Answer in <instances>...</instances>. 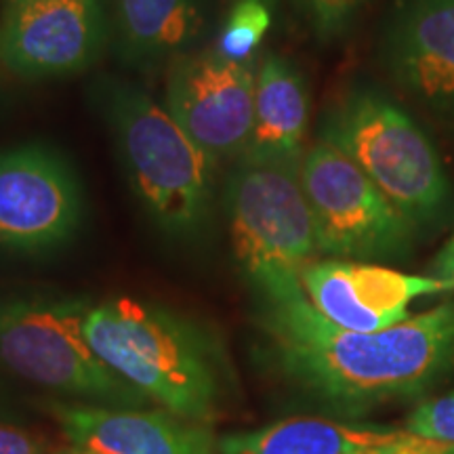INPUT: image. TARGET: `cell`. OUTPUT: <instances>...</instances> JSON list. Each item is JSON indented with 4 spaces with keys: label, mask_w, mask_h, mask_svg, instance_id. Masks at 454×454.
Here are the masks:
<instances>
[{
    "label": "cell",
    "mask_w": 454,
    "mask_h": 454,
    "mask_svg": "<svg viewBox=\"0 0 454 454\" xmlns=\"http://www.w3.org/2000/svg\"><path fill=\"white\" fill-rule=\"evenodd\" d=\"M263 328L278 368L340 411L421 394L454 364V303L357 333L333 325L301 294L265 305Z\"/></svg>",
    "instance_id": "cell-1"
},
{
    "label": "cell",
    "mask_w": 454,
    "mask_h": 454,
    "mask_svg": "<svg viewBox=\"0 0 454 454\" xmlns=\"http://www.w3.org/2000/svg\"><path fill=\"white\" fill-rule=\"evenodd\" d=\"M84 337L124 381L187 421L217 414L223 371L213 339L152 303L118 297L89 308Z\"/></svg>",
    "instance_id": "cell-2"
},
{
    "label": "cell",
    "mask_w": 454,
    "mask_h": 454,
    "mask_svg": "<svg viewBox=\"0 0 454 454\" xmlns=\"http://www.w3.org/2000/svg\"><path fill=\"white\" fill-rule=\"evenodd\" d=\"M301 160L242 156L227 179L236 259L265 305L305 294L301 274L320 254Z\"/></svg>",
    "instance_id": "cell-3"
},
{
    "label": "cell",
    "mask_w": 454,
    "mask_h": 454,
    "mask_svg": "<svg viewBox=\"0 0 454 454\" xmlns=\"http://www.w3.org/2000/svg\"><path fill=\"white\" fill-rule=\"evenodd\" d=\"M106 116L150 217L170 236L200 234L213 202V158L190 139L167 107L135 87L112 84Z\"/></svg>",
    "instance_id": "cell-4"
},
{
    "label": "cell",
    "mask_w": 454,
    "mask_h": 454,
    "mask_svg": "<svg viewBox=\"0 0 454 454\" xmlns=\"http://www.w3.org/2000/svg\"><path fill=\"white\" fill-rule=\"evenodd\" d=\"M322 139L339 147L412 227L434 225L450 208V181L427 135L374 90H357L326 116Z\"/></svg>",
    "instance_id": "cell-5"
},
{
    "label": "cell",
    "mask_w": 454,
    "mask_h": 454,
    "mask_svg": "<svg viewBox=\"0 0 454 454\" xmlns=\"http://www.w3.org/2000/svg\"><path fill=\"white\" fill-rule=\"evenodd\" d=\"M82 301L0 299V366L15 377L110 408L152 402L95 354Z\"/></svg>",
    "instance_id": "cell-6"
},
{
    "label": "cell",
    "mask_w": 454,
    "mask_h": 454,
    "mask_svg": "<svg viewBox=\"0 0 454 454\" xmlns=\"http://www.w3.org/2000/svg\"><path fill=\"white\" fill-rule=\"evenodd\" d=\"M301 184L314 215L317 251L333 259H402L414 227L372 179L322 139L303 154Z\"/></svg>",
    "instance_id": "cell-7"
},
{
    "label": "cell",
    "mask_w": 454,
    "mask_h": 454,
    "mask_svg": "<svg viewBox=\"0 0 454 454\" xmlns=\"http://www.w3.org/2000/svg\"><path fill=\"white\" fill-rule=\"evenodd\" d=\"M257 72L248 61L215 51L190 53L173 64L164 107L215 162L242 158L251 145Z\"/></svg>",
    "instance_id": "cell-8"
},
{
    "label": "cell",
    "mask_w": 454,
    "mask_h": 454,
    "mask_svg": "<svg viewBox=\"0 0 454 454\" xmlns=\"http://www.w3.org/2000/svg\"><path fill=\"white\" fill-rule=\"evenodd\" d=\"M110 0H20L0 15V66L20 78L67 76L99 59Z\"/></svg>",
    "instance_id": "cell-9"
},
{
    "label": "cell",
    "mask_w": 454,
    "mask_h": 454,
    "mask_svg": "<svg viewBox=\"0 0 454 454\" xmlns=\"http://www.w3.org/2000/svg\"><path fill=\"white\" fill-rule=\"evenodd\" d=\"M82 217L76 175L57 152H0V251L41 253L70 240Z\"/></svg>",
    "instance_id": "cell-10"
},
{
    "label": "cell",
    "mask_w": 454,
    "mask_h": 454,
    "mask_svg": "<svg viewBox=\"0 0 454 454\" xmlns=\"http://www.w3.org/2000/svg\"><path fill=\"white\" fill-rule=\"evenodd\" d=\"M301 282L322 316L357 333H377L400 325L408 317V305L414 299L454 291V282L406 276L348 259L314 261L303 270Z\"/></svg>",
    "instance_id": "cell-11"
},
{
    "label": "cell",
    "mask_w": 454,
    "mask_h": 454,
    "mask_svg": "<svg viewBox=\"0 0 454 454\" xmlns=\"http://www.w3.org/2000/svg\"><path fill=\"white\" fill-rule=\"evenodd\" d=\"M385 57L406 93L427 110L454 118V0H400Z\"/></svg>",
    "instance_id": "cell-12"
},
{
    "label": "cell",
    "mask_w": 454,
    "mask_h": 454,
    "mask_svg": "<svg viewBox=\"0 0 454 454\" xmlns=\"http://www.w3.org/2000/svg\"><path fill=\"white\" fill-rule=\"evenodd\" d=\"M70 444L98 454H217L207 423L187 421L168 411L95 404L49 406Z\"/></svg>",
    "instance_id": "cell-13"
},
{
    "label": "cell",
    "mask_w": 454,
    "mask_h": 454,
    "mask_svg": "<svg viewBox=\"0 0 454 454\" xmlns=\"http://www.w3.org/2000/svg\"><path fill=\"white\" fill-rule=\"evenodd\" d=\"M217 454H454V444L408 429L291 419L225 435L217 442Z\"/></svg>",
    "instance_id": "cell-14"
},
{
    "label": "cell",
    "mask_w": 454,
    "mask_h": 454,
    "mask_svg": "<svg viewBox=\"0 0 454 454\" xmlns=\"http://www.w3.org/2000/svg\"><path fill=\"white\" fill-rule=\"evenodd\" d=\"M130 66L156 67L190 55L207 27V0H110V32Z\"/></svg>",
    "instance_id": "cell-15"
},
{
    "label": "cell",
    "mask_w": 454,
    "mask_h": 454,
    "mask_svg": "<svg viewBox=\"0 0 454 454\" xmlns=\"http://www.w3.org/2000/svg\"><path fill=\"white\" fill-rule=\"evenodd\" d=\"M308 118V89L301 74L284 57H265L254 87L251 145L244 156L301 160Z\"/></svg>",
    "instance_id": "cell-16"
},
{
    "label": "cell",
    "mask_w": 454,
    "mask_h": 454,
    "mask_svg": "<svg viewBox=\"0 0 454 454\" xmlns=\"http://www.w3.org/2000/svg\"><path fill=\"white\" fill-rule=\"evenodd\" d=\"M271 11L268 0H238L221 27L217 51L227 59L248 61L270 30Z\"/></svg>",
    "instance_id": "cell-17"
},
{
    "label": "cell",
    "mask_w": 454,
    "mask_h": 454,
    "mask_svg": "<svg viewBox=\"0 0 454 454\" xmlns=\"http://www.w3.org/2000/svg\"><path fill=\"white\" fill-rule=\"evenodd\" d=\"M404 429L423 438L454 444V391L419 406L408 417Z\"/></svg>",
    "instance_id": "cell-18"
},
{
    "label": "cell",
    "mask_w": 454,
    "mask_h": 454,
    "mask_svg": "<svg viewBox=\"0 0 454 454\" xmlns=\"http://www.w3.org/2000/svg\"><path fill=\"white\" fill-rule=\"evenodd\" d=\"M320 36L333 38L351 24L366 0H297Z\"/></svg>",
    "instance_id": "cell-19"
},
{
    "label": "cell",
    "mask_w": 454,
    "mask_h": 454,
    "mask_svg": "<svg viewBox=\"0 0 454 454\" xmlns=\"http://www.w3.org/2000/svg\"><path fill=\"white\" fill-rule=\"evenodd\" d=\"M0 454H44L43 444L15 425L0 423Z\"/></svg>",
    "instance_id": "cell-20"
},
{
    "label": "cell",
    "mask_w": 454,
    "mask_h": 454,
    "mask_svg": "<svg viewBox=\"0 0 454 454\" xmlns=\"http://www.w3.org/2000/svg\"><path fill=\"white\" fill-rule=\"evenodd\" d=\"M431 278H438V280L454 282V238L442 248L438 259L431 265Z\"/></svg>",
    "instance_id": "cell-21"
},
{
    "label": "cell",
    "mask_w": 454,
    "mask_h": 454,
    "mask_svg": "<svg viewBox=\"0 0 454 454\" xmlns=\"http://www.w3.org/2000/svg\"><path fill=\"white\" fill-rule=\"evenodd\" d=\"M53 454H98L93 450H87V448H81V446H67V448H61V450H57Z\"/></svg>",
    "instance_id": "cell-22"
},
{
    "label": "cell",
    "mask_w": 454,
    "mask_h": 454,
    "mask_svg": "<svg viewBox=\"0 0 454 454\" xmlns=\"http://www.w3.org/2000/svg\"><path fill=\"white\" fill-rule=\"evenodd\" d=\"M13 3H20V0H3V7L4 4H13Z\"/></svg>",
    "instance_id": "cell-23"
}]
</instances>
